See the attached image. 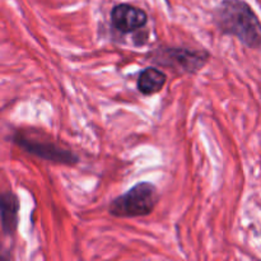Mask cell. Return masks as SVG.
<instances>
[{"instance_id":"obj_1","label":"cell","mask_w":261,"mask_h":261,"mask_svg":"<svg viewBox=\"0 0 261 261\" xmlns=\"http://www.w3.org/2000/svg\"><path fill=\"white\" fill-rule=\"evenodd\" d=\"M213 23L222 35L236 37L252 50L260 47L259 17L244 0H223L219 3L213 12Z\"/></svg>"},{"instance_id":"obj_2","label":"cell","mask_w":261,"mask_h":261,"mask_svg":"<svg viewBox=\"0 0 261 261\" xmlns=\"http://www.w3.org/2000/svg\"><path fill=\"white\" fill-rule=\"evenodd\" d=\"M160 201L155 185L148 181L137 184L110 203L109 213L116 218H138L153 213Z\"/></svg>"},{"instance_id":"obj_3","label":"cell","mask_w":261,"mask_h":261,"mask_svg":"<svg viewBox=\"0 0 261 261\" xmlns=\"http://www.w3.org/2000/svg\"><path fill=\"white\" fill-rule=\"evenodd\" d=\"M211 54L206 50L178 46H160L148 54V60L153 64L170 68L180 74H195L208 64Z\"/></svg>"},{"instance_id":"obj_4","label":"cell","mask_w":261,"mask_h":261,"mask_svg":"<svg viewBox=\"0 0 261 261\" xmlns=\"http://www.w3.org/2000/svg\"><path fill=\"white\" fill-rule=\"evenodd\" d=\"M12 142L19 148H22L24 152L41 158V160L48 161V162L65 166H73L79 162L78 155L71 152V150L61 148L60 145L50 142V140L31 138L23 132H20V130H18L12 135Z\"/></svg>"},{"instance_id":"obj_5","label":"cell","mask_w":261,"mask_h":261,"mask_svg":"<svg viewBox=\"0 0 261 261\" xmlns=\"http://www.w3.org/2000/svg\"><path fill=\"white\" fill-rule=\"evenodd\" d=\"M148 23V15L140 8L132 4L115 5L111 10V24L121 33H132L139 31Z\"/></svg>"},{"instance_id":"obj_6","label":"cell","mask_w":261,"mask_h":261,"mask_svg":"<svg viewBox=\"0 0 261 261\" xmlns=\"http://www.w3.org/2000/svg\"><path fill=\"white\" fill-rule=\"evenodd\" d=\"M20 203L13 191L0 193V226L5 236H14L19 223Z\"/></svg>"},{"instance_id":"obj_7","label":"cell","mask_w":261,"mask_h":261,"mask_svg":"<svg viewBox=\"0 0 261 261\" xmlns=\"http://www.w3.org/2000/svg\"><path fill=\"white\" fill-rule=\"evenodd\" d=\"M167 83V75L162 69L148 66L139 73L137 81L138 91L144 96H152L163 89Z\"/></svg>"},{"instance_id":"obj_8","label":"cell","mask_w":261,"mask_h":261,"mask_svg":"<svg viewBox=\"0 0 261 261\" xmlns=\"http://www.w3.org/2000/svg\"><path fill=\"white\" fill-rule=\"evenodd\" d=\"M0 261H13L9 249H7L2 242H0Z\"/></svg>"}]
</instances>
